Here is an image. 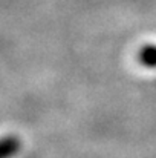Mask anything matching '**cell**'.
Returning a JSON list of instances; mask_svg holds the SVG:
<instances>
[{
	"mask_svg": "<svg viewBox=\"0 0 156 158\" xmlns=\"http://www.w3.org/2000/svg\"><path fill=\"white\" fill-rule=\"evenodd\" d=\"M139 60L142 64L146 66H150V68H155L156 66V46H144L142 51L139 52Z\"/></svg>",
	"mask_w": 156,
	"mask_h": 158,
	"instance_id": "obj_2",
	"label": "cell"
},
{
	"mask_svg": "<svg viewBox=\"0 0 156 158\" xmlns=\"http://www.w3.org/2000/svg\"><path fill=\"white\" fill-rule=\"evenodd\" d=\"M22 149V141L15 135H6L0 138V158L15 157Z\"/></svg>",
	"mask_w": 156,
	"mask_h": 158,
	"instance_id": "obj_1",
	"label": "cell"
}]
</instances>
